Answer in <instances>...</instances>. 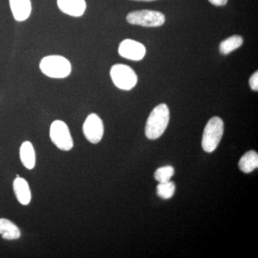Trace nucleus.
I'll list each match as a JSON object with an SVG mask.
<instances>
[{
    "label": "nucleus",
    "mask_w": 258,
    "mask_h": 258,
    "mask_svg": "<svg viewBox=\"0 0 258 258\" xmlns=\"http://www.w3.org/2000/svg\"><path fill=\"white\" fill-rule=\"evenodd\" d=\"M170 113L164 103L158 105L151 112L146 124L145 134L149 139H159L164 133L169 124Z\"/></svg>",
    "instance_id": "nucleus-1"
},
{
    "label": "nucleus",
    "mask_w": 258,
    "mask_h": 258,
    "mask_svg": "<svg viewBox=\"0 0 258 258\" xmlns=\"http://www.w3.org/2000/svg\"><path fill=\"white\" fill-rule=\"evenodd\" d=\"M40 69L45 76L52 79H64L71 74V62L61 55H49L42 59Z\"/></svg>",
    "instance_id": "nucleus-2"
},
{
    "label": "nucleus",
    "mask_w": 258,
    "mask_h": 258,
    "mask_svg": "<svg viewBox=\"0 0 258 258\" xmlns=\"http://www.w3.org/2000/svg\"><path fill=\"white\" fill-rule=\"evenodd\" d=\"M224 133V123L220 117H212L203 132L202 146L206 152H213L218 147Z\"/></svg>",
    "instance_id": "nucleus-3"
},
{
    "label": "nucleus",
    "mask_w": 258,
    "mask_h": 258,
    "mask_svg": "<svg viewBox=\"0 0 258 258\" xmlns=\"http://www.w3.org/2000/svg\"><path fill=\"white\" fill-rule=\"evenodd\" d=\"M110 74L115 86L123 91H130L135 87L138 81L135 71L126 64H114L112 66Z\"/></svg>",
    "instance_id": "nucleus-4"
},
{
    "label": "nucleus",
    "mask_w": 258,
    "mask_h": 258,
    "mask_svg": "<svg viewBox=\"0 0 258 258\" xmlns=\"http://www.w3.org/2000/svg\"><path fill=\"white\" fill-rule=\"evenodd\" d=\"M126 20L132 25L143 27H159L165 23V16L160 12L143 10L129 13L127 15Z\"/></svg>",
    "instance_id": "nucleus-5"
},
{
    "label": "nucleus",
    "mask_w": 258,
    "mask_h": 258,
    "mask_svg": "<svg viewBox=\"0 0 258 258\" xmlns=\"http://www.w3.org/2000/svg\"><path fill=\"white\" fill-rule=\"evenodd\" d=\"M50 137L52 143L60 150H71L74 147V140L71 137V132L64 122L56 120L51 124Z\"/></svg>",
    "instance_id": "nucleus-6"
},
{
    "label": "nucleus",
    "mask_w": 258,
    "mask_h": 258,
    "mask_svg": "<svg viewBox=\"0 0 258 258\" xmlns=\"http://www.w3.org/2000/svg\"><path fill=\"white\" fill-rule=\"evenodd\" d=\"M83 131L86 139L91 143H99L104 133V126L101 118L96 113H91L85 120Z\"/></svg>",
    "instance_id": "nucleus-7"
},
{
    "label": "nucleus",
    "mask_w": 258,
    "mask_h": 258,
    "mask_svg": "<svg viewBox=\"0 0 258 258\" xmlns=\"http://www.w3.org/2000/svg\"><path fill=\"white\" fill-rule=\"evenodd\" d=\"M118 53L121 57L131 60H142L146 55V47L143 44L135 40L126 39L120 42Z\"/></svg>",
    "instance_id": "nucleus-8"
},
{
    "label": "nucleus",
    "mask_w": 258,
    "mask_h": 258,
    "mask_svg": "<svg viewBox=\"0 0 258 258\" xmlns=\"http://www.w3.org/2000/svg\"><path fill=\"white\" fill-rule=\"evenodd\" d=\"M57 6L64 14L76 18L82 16L86 9L85 0H57Z\"/></svg>",
    "instance_id": "nucleus-9"
},
{
    "label": "nucleus",
    "mask_w": 258,
    "mask_h": 258,
    "mask_svg": "<svg viewBox=\"0 0 258 258\" xmlns=\"http://www.w3.org/2000/svg\"><path fill=\"white\" fill-rule=\"evenodd\" d=\"M10 8L15 20L23 22L31 15L32 4L30 0H10Z\"/></svg>",
    "instance_id": "nucleus-10"
},
{
    "label": "nucleus",
    "mask_w": 258,
    "mask_h": 258,
    "mask_svg": "<svg viewBox=\"0 0 258 258\" xmlns=\"http://www.w3.org/2000/svg\"><path fill=\"white\" fill-rule=\"evenodd\" d=\"M13 189L19 203L28 205L31 202L32 195L28 181L23 178L17 177L13 182Z\"/></svg>",
    "instance_id": "nucleus-11"
},
{
    "label": "nucleus",
    "mask_w": 258,
    "mask_h": 258,
    "mask_svg": "<svg viewBox=\"0 0 258 258\" xmlns=\"http://www.w3.org/2000/svg\"><path fill=\"white\" fill-rule=\"evenodd\" d=\"M0 235L8 240H18L21 236L20 229L13 222L7 219H0Z\"/></svg>",
    "instance_id": "nucleus-12"
},
{
    "label": "nucleus",
    "mask_w": 258,
    "mask_h": 258,
    "mask_svg": "<svg viewBox=\"0 0 258 258\" xmlns=\"http://www.w3.org/2000/svg\"><path fill=\"white\" fill-rule=\"evenodd\" d=\"M20 159L27 169H32L35 166V152L33 146L30 142L22 144L20 151Z\"/></svg>",
    "instance_id": "nucleus-13"
},
{
    "label": "nucleus",
    "mask_w": 258,
    "mask_h": 258,
    "mask_svg": "<svg viewBox=\"0 0 258 258\" xmlns=\"http://www.w3.org/2000/svg\"><path fill=\"white\" fill-rule=\"evenodd\" d=\"M239 167L244 173H250L258 167V154L254 151L246 153L239 161Z\"/></svg>",
    "instance_id": "nucleus-14"
},
{
    "label": "nucleus",
    "mask_w": 258,
    "mask_h": 258,
    "mask_svg": "<svg viewBox=\"0 0 258 258\" xmlns=\"http://www.w3.org/2000/svg\"><path fill=\"white\" fill-rule=\"evenodd\" d=\"M243 44V38L240 35H233L223 40L220 43V51L223 55H228L237 50Z\"/></svg>",
    "instance_id": "nucleus-15"
},
{
    "label": "nucleus",
    "mask_w": 258,
    "mask_h": 258,
    "mask_svg": "<svg viewBox=\"0 0 258 258\" xmlns=\"http://www.w3.org/2000/svg\"><path fill=\"white\" fill-rule=\"evenodd\" d=\"M175 184L172 181L159 183L157 186V195L164 200L172 198L175 192Z\"/></svg>",
    "instance_id": "nucleus-16"
},
{
    "label": "nucleus",
    "mask_w": 258,
    "mask_h": 258,
    "mask_svg": "<svg viewBox=\"0 0 258 258\" xmlns=\"http://www.w3.org/2000/svg\"><path fill=\"white\" fill-rule=\"evenodd\" d=\"M174 169L173 166H166L159 168L154 173V178L159 183L166 182L170 181L171 178L174 176Z\"/></svg>",
    "instance_id": "nucleus-17"
},
{
    "label": "nucleus",
    "mask_w": 258,
    "mask_h": 258,
    "mask_svg": "<svg viewBox=\"0 0 258 258\" xmlns=\"http://www.w3.org/2000/svg\"><path fill=\"white\" fill-rule=\"evenodd\" d=\"M249 86L252 90L254 91H258V72L256 71L255 73L252 76L249 81Z\"/></svg>",
    "instance_id": "nucleus-18"
},
{
    "label": "nucleus",
    "mask_w": 258,
    "mask_h": 258,
    "mask_svg": "<svg viewBox=\"0 0 258 258\" xmlns=\"http://www.w3.org/2000/svg\"><path fill=\"white\" fill-rule=\"evenodd\" d=\"M208 1L215 6H225L228 0H208Z\"/></svg>",
    "instance_id": "nucleus-19"
},
{
    "label": "nucleus",
    "mask_w": 258,
    "mask_h": 258,
    "mask_svg": "<svg viewBox=\"0 0 258 258\" xmlns=\"http://www.w3.org/2000/svg\"><path fill=\"white\" fill-rule=\"evenodd\" d=\"M135 1L152 2L155 1V0H135Z\"/></svg>",
    "instance_id": "nucleus-20"
}]
</instances>
